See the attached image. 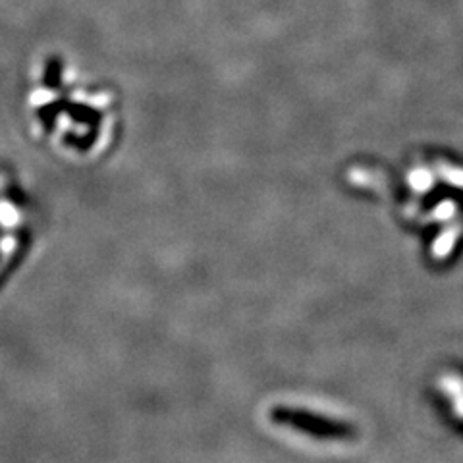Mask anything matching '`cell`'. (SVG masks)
<instances>
[{
	"label": "cell",
	"instance_id": "3957f363",
	"mask_svg": "<svg viewBox=\"0 0 463 463\" xmlns=\"http://www.w3.org/2000/svg\"><path fill=\"white\" fill-rule=\"evenodd\" d=\"M440 392L446 400H450L452 411L463 421V379L458 374H444L439 383Z\"/></svg>",
	"mask_w": 463,
	"mask_h": 463
},
{
	"label": "cell",
	"instance_id": "7a4b0ae2",
	"mask_svg": "<svg viewBox=\"0 0 463 463\" xmlns=\"http://www.w3.org/2000/svg\"><path fill=\"white\" fill-rule=\"evenodd\" d=\"M27 201L12 184L10 176L0 172V277L14 265L32 226Z\"/></svg>",
	"mask_w": 463,
	"mask_h": 463
},
{
	"label": "cell",
	"instance_id": "6da1fadb",
	"mask_svg": "<svg viewBox=\"0 0 463 463\" xmlns=\"http://www.w3.org/2000/svg\"><path fill=\"white\" fill-rule=\"evenodd\" d=\"M49 62L33 80V90H29V122L35 136L54 151L74 161H91L112 143L114 99L107 90L71 78V68L66 64H61L62 78H58L52 61Z\"/></svg>",
	"mask_w": 463,
	"mask_h": 463
}]
</instances>
